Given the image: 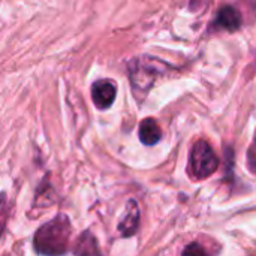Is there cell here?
Here are the masks:
<instances>
[{
    "label": "cell",
    "mask_w": 256,
    "mask_h": 256,
    "mask_svg": "<svg viewBox=\"0 0 256 256\" xmlns=\"http://www.w3.org/2000/svg\"><path fill=\"white\" fill-rule=\"evenodd\" d=\"M72 226L64 214L56 216L52 220L42 225L33 238L34 250L40 255H60L68 250Z\"/></svg>",
    "instance_id": "cell-1"
},
{
    "label": "cell",
    "mask_w": 256,
    "mask_h": 256,
    "mask_svg": "<svg viewBox=\"0 0 256 256\" xmlns=\"http://www.w3.org/2000/svg\"><path fill=\"white\" fill-rule=\"evenodd\" d=\"M162 64L164 63L152 57H140L132 60L129 63V75L134 92H148L154 80L162 74Z\"/></svg>",
    "instance_id": "cell-2"
},
{
    "label": "cell",
    "mask_w": 256,
    "mask_h": 256,
    "mask_svg": "<svg viewBox=\"0 0 256 256\" xmlns=\"http://www.w3.org/2000/svg\"><path fill=\"white\" fill-rule=\"evenodd\" d=\"M190 174L196 180L210 177L219 166V159L207 141H198L190 152Z\"/></svg>",
    "instance_id": "cell-3"
},
{
    "label": "cell",
    "mask_w": 256,
    "mask_h": 256,
    "mask_svg": "<svg viewBox=\"0 0 256 256\" xmlns=\"http://www.w3.org/2000/svg\"><path fill=\"white\" fill-rule=\"evenodd\" d=\"M117 96V87L110 80H99L92 87V98L99 110L110 108Z\"/></svg>",
    "instance_id": "cell-4"
},
{
    "label": "cell",
    "mask_w": 256,
    "mask_h": 256,
    "mask_svg": "<svg viewBox=\"0 0 256 256\" xmlns=\"http://www.w3.org/2000/svg\"><path fill=\"white\" fill-rule=\"evenodd\" d=\"M140 226V207L135 200H129L126 206V213L118 224V232L122 237H130L136 232Z\"/></svg>",
    "instance_id": "cell-5"
},
{
    "label": "cell",
    "mask_w": 256,
    "mask_h": 256,
    "mask_svg": "<svg viewBox=\"0 0 256 256\" xmlns=\"http://www.w3.org/2000/svg\"><path fill=\"white\" fill-rule=\"evenodd\" d=\"M216 24L228 32H234L242 26V15L232 6H225L218 12Z\"/></svg>",
    "instance_id": "cell-6"
},
{
    "label": "cell",
    "mask_w": 256,
    "mask_h": 256,
    "mask_svg": "<svg viewBox=\"0 0 256 256\" xmlns=\"http://www.w3.org/2000/svg\"><path fill=\"white\" fill-rule=\"evenodd\" d=\"M162 132L154 118H146L140 124V140L146 146H154L160 141Z\"/></svg>",
    "instance_id": "cell-7"
},
{
    "label": "cell",
    "mask_w": 256,
    "mask_h": 256,
    "mask_svg": "<svg viewBox=\"0 0 256 256\" xmlns=\"http://www.w3.org/2000/svg\"><path fill=\"white\" fill-rule=\"evenodd\" d=\"M74 254H86V255L92 254V255H94V254H99V252H98L96 242L92 240V243H87L86 242V234H84V236L80 237V240L76 243V248L74 249Z\"/></svg>",
    "instance_id": "cell-8"
},
{
    "label": "cell",
    "mask_w": 256,
    "mask_h": 256,
    "mask_svg": "<svg viewBox=\"0 0 256 256\" xmlns=\"http://www.w3.org/2000/svg\"><path fill=\"white\" fill-rule=\"evenodd\" d=\"M8 218H9V204H8V198H6V194L2 192L0 194V237L6 228V222H8Z\"/></svg>",
    "instance_id": "cell-9"
},
{
    "label": "cell",
    "mask_w": 256,
    "mask_h": 256,
    "mask_svg": "<svg viewBox=\"0 0 256 256\" xmlns=\"http://www.w3.org/2000/svg\"><path fill=\"white\" fill-rule=\"evenodd\" d=\"M184 255H206V250L200 246V244H196V243H192L189 248H186L184 249V252H183Z\"/></svg>",
    "instance_id": "cell-10"
}]
</instances>
